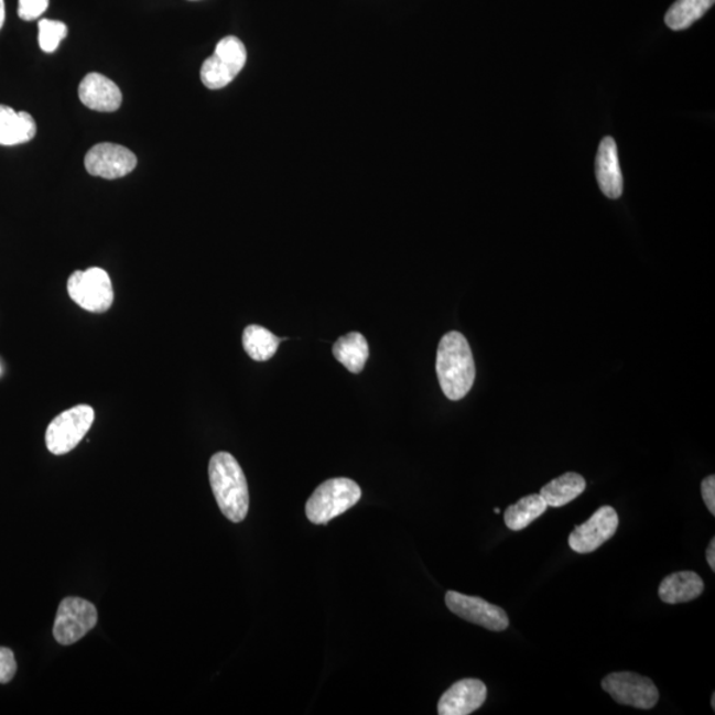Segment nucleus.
Instances as JSON below:
<instances>
[{
    "label": "nucleus",
    "instance_id": "423d86ee",
    "mask_svg": "<svg viewBox=\"0 0 715 715\" xmlns=\"http://www.w3.org/2000/svg\"><path fill=\"white\" fill-rule=\"evenodd\" d=\"M67 290L69 297L84 311L105 313L113 305V284L101 268L76 271L68 280Z\"/></svg>",
    "mask_w": 715,
    "mask_h": 715
},
{
    "label": "nucleus",
    "instance_id": "5701e85b",
    "mask_svg": "<svg viewBox=\"0 0 715 715\" xmlns=\"http://www.w3.org/2000/svg\"><path fill=\"white\" fill-rule=\"evenodd\" d=\"M50 0H19L18 14L25 22L36 21L47 11Z\"/></svg>",
    "mask_w": 715,
    "mask_h": 715
},
{
    "label": "nucleus",
    "instance_id": "39448f33",
    "mask_svg": "<svg viewBox=\"0 0 715 715\" xmlns=\"http://www.w3.org/2000/svg\"><path fill=\"white\" fill-rule=\"evenodd\" d=\"M247 63V50L238 37L227 36L216 44L213 56L202 65V83L208 89H221L234 82Z\"/></svg>",
    "mask_w": 715,
    "mask_h": 715
},
{
    "label": "nucleus",
    "instance_id": "a211bd4d",
    "mask_svg": "<svg viewBox=\"0 0 715 715\" xmlns=\"http://www.w3.org/2000/svg\"><path fill=\"white\" fill-rule=\"evenodd\" d=\"M333 356L353 373H359L369 359L370 349L360 333H349L333 346Z\"/></svg>",
    "mask_w": 715,
    "mask_h": 715
},
{
    "label": "nucleus",
    "instance_id": "2eb2a0df",
    "mask_svg": "<svg viewBox=\"0 0 715 715\" xmlns=\"http://www.w3.org/2000/svg\"><path fill=\"white\" fill-rule=\"evenodd\" d=\"M36 122L28 111H15L0 105V145L15 147L34 140Z\"/></svg>",
    "mask_w": 715,
    "mask_h": 715
},
{
    "label": "nucleus",
    "instance_id": "bb28decb",
    "mask_svg": "<svg viewBox=\"0 0 715 715\" xmlns=\"http://www.w3.org/2000/svg\"><path fill=\"white\" fill-rule=\"evenodd\" d=\"M6 21V6L4 0H0V30H2Z\"/></svg>",
    "mask_w": 715,
    "mask_h": 715
},
{
    "label": "nucleus",
    "instance_id": "f8f14e48",
    "mask_svg": "<svg viewBox=\"0 0 715 715\" xmlns=\"http://www.w3.org/2000/svg\"><path fill=\"white\" fill-rule=\"evenodd\" d=\"M488 689L476 679H465L452 685L438 701L437 713L441 715H468L477 711L487 700Z\"/></svg>",
    "mask_w": 715,
    "mask_h": 715
},
{
    "label": "nucleus",
    "instance_id": "f3484780",
    "mask_svg": "<svg viewBox=\"0 0 715 715\" xmlns=\"http://www.w3.org/2000/svg\"><path fill=\"white\" fill-rule=\"evenodd\" d=\"M586 490V480L574 472H568L555 480L544 485L541 489V497L548 507L562 508L564 505L574 501Z\"/></svg>",
    "mask_w": 715,
    "mask_h": 715
},
{
    "label": "nucleus",
    "instance_id": "7ed1b4c3",
    "mask_svg": "<svg viewBox=\"0 0 715 715\" xmlns=\"http://www.w3.org/2000/svg\"><path fill=\"white\" fill-rule=\"evenodd\" d=\"M362 491L350 478H332L314 490L306 503V516L317 524L327 523L344 514L360 500Z\"/></svg>",
    "mask_w": 715,
    "mask_h": 715
},
{
    "label": "nucleus",
    "instance_id": "4468645a",
    "mask_svg": "<svg viewBox=\"0 0 715 715\" xmlns=\"http://www.w3.org/2000/svg\"><path fill=\"white\" fill-rule=\"evenodd\" d=\"M596 180L602 193L609 199H619L622 194V174L618 147L613 137L603 138L596 155Z\"/></svg>",
    "mask_w": 715,
    "mask_h": 715
},
{
    "label": "nucleus",
    "instance_id": "aec40b11",
    "mask_svg": "<svg viewBox=\"0 0 715 715\" xmlns=\"http://www.w3.org/2000/svg\"><path fill=\"white\" fill-rule=\"evenodd\" d=\"M548 508V503L544 502L541 495L523 497L505 511V524L509 530H523L530 523H533L537 518H540Z\"/></svg>",
    "mask_w": 715,
    "mask_h": 715
},
{
    "label": "nucleus",
    "instance_id": "f03ea898",
    "mask_svg": "<svg viewBox=\"0 0 715 715\" xmlns=\"http://www.w3.org/2000/svg\"><path fill=\"white\" fill-rule=\"evenodd\" d=\"M209 483L221 513L229 521L246 520L249 509V491L245 472L231 454L218 452L208 465Z\"/></svg>",
    "mask_w": 715,
    "mask_h": 715
},
{
    "label": "nucleus",
    "instance_id": "a878e982",
    "mask_svg": "<svg viewBox=\"0 0 715 715\" xmlns=\"http://www.w3.org/2000/svg\"><path fill=\"white\" fill-rule=\"evenodd\" d=\"M706 560H707L708 566H711V568L713 571H715V540H714V538H713L711 544H708V548H707V551H706Z\"/></svg>",
    "mask_w": 715,
    "mask_h": 715
},
{
    "label": "nucleus",
    "instance_id": "f257e3e1",
    "mask_svg": "<svg viewBox=\"0 0 715 715\" xmlns=\"http://www.w3.org/2000/svg\"><path fill=\"white\" fill-rule=\"evenodd\" d=\"M436 372L444 396L461 400L468 396L475 383L476 366L467 338L449 332L438 344Z\"/></svg>",
    "mask_w": 715,
    "mask_h": 715
},
{
    "label": "nucleus",
    "instance_id": "dca6fc26",
    "mask_svg": "<svg viewBox=\"0 0 715 715\" xmlns=\"http://www.w3.org/2000/svg\"><path fill=\"white\" fill-rule=\"evenodd\" d=\"M704 592V581L694 571H681L668 575L659 588L660 599L668 605H679L697 599Z\"/></svg>",
    "mask_w": 715,
    "mask_h": 715
},
{
    "label": "nucleus",
    "instance_id": "9d476101",
    "mask_svg": "<svg viewBox=\"0 0 715 715\" xmlns=\"http://www.w3.org/2000/svg\"><path fill=\"white\" fill-rule=\"evenodd\" d=\"M136 166V154L117 143H98L85 155V169L90 175L98 176V178H122L133 172Z\"/></svg>",
    "mask_w": 715,
    "mask_h": 715
},
{
    "label": "nucleus",
    "instance_id": "4be33fe9",
    "mask_svg": "<svg viewBox=\"0 0 715 715\" xmlns=\"http://www.w3.org/2000/svg\"><path fill=\"white\" fill-rule=\"evenodd\" d=\"M67 34V25L63 22L50 21V19H42L39 22V44L47 54L55 52Z\"/></svg>",
    "mask_w": 715,
    "mask_h": 715
},
{
    "label": "nucleus",
    "instance_id": "cd10ccee",
    "mask_svg": "<svg viewBox=\"0 0 715 715\" xmlns=\"http://www.w3.org/2000/svg\"><path fill=\"white\" fill-rule=\"evenodd\" d=\"M712 707H713V711H715V694H713V697H712Z\"/></svg>",
    "mask_w": 715,
    "mask_h": 715
},
{
    "label": "nucleus",
    "instance_id": "20e7f679",
    "mask_svg": "<svg viewBox=\"0 0 715 715\" xmlns=\"http://www.w3.org/2000/svg\"><path fill=\"white\" fill-rule=\"evenodd\" d=\"M95 422V410L80 404L61 413L52 420L45 432V444L51 454L62 456L69 454L88 434Z\"/></svg>",
    "mask_w": 715,
    "mask_h": 715
},
{
    "label": "nucleus",
    "instance_id": "9b49d317",
    "mask_svg": "<svg viewBox=\"0 0 715 715\" xmlns=\"http://www.w3.org/2000/svg\"><path fill=\"white\" fill-rule=\"evenodd\" d=\"M619 527V516L611 507H602L589 520L573 530L568 537L571 550L588 554L611 540Z\"/></svg>",
    "mask_w": 715,
    "mask_h": 715
},
{
    "label": "nucleus",
    "instance_id": "0eeeda50",
    "mask_svg": "<svg viewBox=\"0 0 715 715\" xmlns=\"http://www.w3.org/2000/svg\"><path fill=\"white\" fill-rule=\"evenodd\" d=\"M95 605L82 598H65L58 606L54 636L58 644L72 646L82 640L97 625Z\"/></svg>",
    "mask_w": 715,
    "mask_h": 715
},
{
    "label": "nucleus",
    "instance_id": "6e6552de",
    "mask_svg": "<svg viewBox=\"0 0 715 715\" xmlns=\"http://www.w3.org/2000/svg\"><path fill=\"white\" fill-rule=\"evenodd\" d=\"M602 686L618 704L638 708H652L658 705L659 691L651 679L638 673L619 672L608 674Z\"/></svg>",
    "mask_w": 715,
    "mask_h": 715
},
{
    "label": "nucleus",
    "instance_id": "c85d7f7f",
    "mask_svg": "<svg viewBox=\"0 0 715 715\" xmlns=\"http://www.w3.org/2000/svg\"><path fill=\"white\" fill-rule=\"evenodd\" d=\"M495 513H496V514L500 513V509L495 508Z\"/></svg>",
    "mask_w": 715,
    "mask_h": 715
},
{
    "label": "nucleus",
    "instance_id": "ddd939ff",
    "mask_svg": "<svg viewBox=\"0 0 715 715\" xmlns=\"http://www.w3.org/2000/svg\"><path fill=\"white\" fill-rule=\"evenodd\" d=\"M78 97L85 107L96 111H116L122 104V94L117 84L101 74H89L78 87Z\"/></svg>",
    "mask_w": 715,
    "mask_h": 715
},
{
    "label": "nucleus",
    "instance_id": "393cba45",
    "mask_svg": "<svg viewBox=\"0 0 715 715\" xmlns=\"http://www.w3.org/2000/svg\"><path fill=\"white\" fill-rule=\"evenodd\" d=\"M702 498L706 503L708 511L715 514V477L707 476L701 484Z\"/></svg>",
    "mask_w": 715,
    "mask_h": 715
},
{
    "label": "nucleus",
    "instance_id": "412c9836",
    "mask_svg": "<svg viewBox=\"0 0 715 715\" xmlns=\"http://www.w3.org/2000/svg\"><path fill=\"white\" fill-rule=\"evenodd\" d=\"M715 0H678L665 15V23L673 31L691 28L713 8Z\"/></svg>",
    "mask_w": 715,
    "mask_h": 715
},
{
    "label": "nucleus",
    "instance_id": "6ab92c4d",
    "mask_svg": "<svg viewBox=\"0 0 715 715\" xmlns=\"http://www.w3.org/2000/svg\"><path fill=\"white\" fill-rule=\"evenodd\" d=\"M281 343L282 339L275 337L264 326L249 325L242 333V346H245L246 353L258 362H266L273 358Z\"/></svg>",
    "mask_w": 715,
    "mask_h": 715
},
{
    "label": "nucleus",
    "instance_id": "b1692460",
    "mask_svg": "<svg viewBox=\"0 0 715 715\" xmlns=\"http://www.w3.org/2000/svg\"><path fill=\"white\" fill-rule=\"evenodd\" d=\"M17 660L14 652L9 648L0 647V684H8L17 674Z\"/></svg>",
    "mask_w": 715,
    "mask_h": 715
},
{
    "label": "nucleus",
    "instance_id": "1a4fd4ad",
    "mask_svg": "<svg viewBox=\"0 0 715 715\" xmlns=\"http://www.w3.org/2000/svg\"><path fill=\"white\" fill-rule=\"evenodd\" d=\"M445 605L458 618L487 628L489 631L501 632L509 627V616L501 607L491 605L477 596L448 592L445 595Z\"/></svg>",
    "mask_w": 715,
    "mask_h": 715
}]
</instances>
